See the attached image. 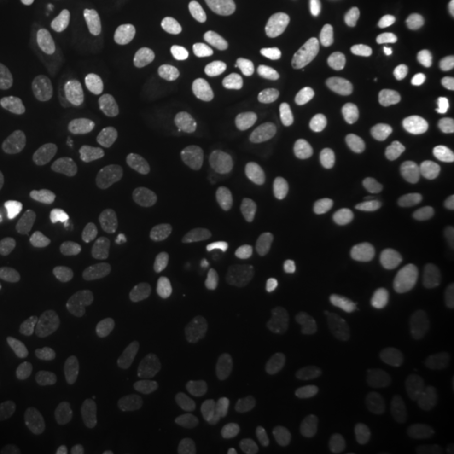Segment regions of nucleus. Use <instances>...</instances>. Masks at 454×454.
Wrapping results in <instances>:
<instances>
[{
	"label": "nucleus",
	"mask_w": 454,
	"mask_h": 454,
	"mask_svg": "<svg viewBox=\"0 0 454 454\" xmlns=\"http://www.w3.org/2000/svg\"><path fill=\"white\" fill-rule=\"evenodd\" d=\"M246 352V339L239 330L223 328L206 335L192 354V369L202 379H212L238 364Z\"/></svg>",
	"instance_id": "nucleus-1"
},
{
	"label": "nucleus",
	"mask_w": 454,
	"mask_h": 454,
	"mask_svg": "<svg viewBox=\"0 0 454 454\" xmlns=\"http://www.w3.org/2000/svg\"><path fill=\"white\" fill-rule=\"evenodd\" d=\"M63 174L69 194L84 204L97 202L106 191L105 167L97 153L90 150L71 153L66 160Z\"/></svg>",
	"instance_id": "nucleus-2"
},
{
	"label": "nucleus",
	"mask_w": 454,
	"mask_h": 454,
	"mask_svg": "<svg viewBox=\"0 0 454 454\" xmlns=\"http://www.w3.org/2000/svg\"><path fill=\"white\" fill-rule=\"evenodd\" d=\"M362 315L367 325L386 340H399L406 330V300L395 292H377L364 305Z\"/></svg>",
	"instance_id": "nucleus-3"
},
{
	"label": "nucleus",
	"mask_w": 454,
	"mask_h": 454,
	"mask_svg": "<svg viewBox=\"0 0 454 454\" xmlns=\"http://www.w3.org/2000/svg\"><path fill=\"white\" fill-rule=\"evenodd\" d=\"M52 290V273L44 261H31L9 279L4 298L11 307L33 309L46 301Z\"/></svg>",
	"instance_id": "nucleus-4"
},
{
	"label": "nucleus",
	"mask_w": 454,
	"mask_h": 454,
	"mask_svg": "<svg viewBox=\"0 0 454 454\" xmlns=\"http://www.w3.org/2000/svg\"><path fill=\"white\" fill-rule=\"evenodd\" d=\"M129 184L133 200L145 211L160 212L168 202V187L162 165L155 160H138L131 165Z\"/></svg>",
	"instance_id": "nucleus-5"
},
{
	"label": "nucleus",
	"mask_w": 454,
	"mask_h": 454,
	"mask_svg": "<svg viewBox=\"0 0 454 454\" xmlns=\"http://www.w3.org/2000/svg\"><path fill=\"white\" fill-rule=\"evenodd\" d=\"M114 293L108 286H93L76 296L66 309V322L76 330L86 332L95 328L114 309Z\"/></svg>",
	"instance_id": "nucleus-6"
},
{
	"label": "nucleus",
	"mask_w": 454,
	"mask_h": 454,
	"mask_svg": "<svg viewBox=\"0 0 454 454\" xmlns=\"http://www.w3.org/2000/svg\"><path fill=\"white\" fill-rule=\"evenodd\" d=\"M264 394L268 403L285 414H301L315 403V394L309 384L290 373L271 377L266 382Z\"/></svg>",
	"instance_id": "nucleus-7"
},
{
	"label": "nucleus",
	"mask_w": 454,
	"mask_h": 454,
	"mask_svg": "<svg viewBox=\"0 0 454 454\" xmlns=\"http://www.w3.org/2000/svg\"><path fill=\"white\" fill-rule=\"evenodd\" d=\"M103 339L137 354H146L155 345L153 328L140 315H121L105 326Z\"/></svg>",
	"instance_id": "nucleus-8"
},
{
	"label": "nucleus",
	"mask_w": 454,
	"mask_h": 454,
	"mask_svg": "<svg viewBox=\"0 0 454 454\" xmlns=\"http://www.w3.org/2000/svg\"><path fill=\"white\" fill-rule=\"evenodd\" d=\"M73 82L82 101L91 108L105 110L110 105L112 90L101 66L95 59L82 58L76 61L73 67Z\"/></svg>",
	"instance_id": "nucleus-9"
},
{
	"label": "nucleus",
	"mask_w": 454,
	"mask_h": 454,
	"mask_svg": "<svg viewBox=\"0 0 454 454\" xmlns=\"http://www.w3.org/2000/svg\"><path fill=\"white\" fill-rule=\"evenodd\" d=\"M271 69V56L261 48L239 51L229 66V82L238 90H253L264 82Z\"/></svg>",
	"instance_id": "nucleus-10"
},
{
	"label": "nucleus",
	"mask_w": 454,
	"mask_h": 454,
	"mask_svg": "<svg viewBox=\"0 0 454 454\" xmlns=\"http://www.w3.org/2000/svg\"><path fill=\"white\" fill-rule=\"evenodd\" d=\"M386 184L390 192L406 202H421L427 195V185L419 168L406 157H395L386 165Z\"/></svg>",
	"instance_id": "nucleus-11"
},
{
	"label": "nucleus",
	"mask_w": 454,
	"mask_h": 454,
	"mask_svg": "<svg viewBox=\"0 0 454 454\" xmlns=\"http://www.w3.org/2000/svg\"><path fill=\"white\" fill-rule=\"evenodd\" d=\"M191 253L189 244L172 236L148 238L137 249V260L150 270L176 268L187 260Z\"/></svg>",
	"instance_id": "nucleus-12"
},
{
	"label": "nucleus",
	"mask_w": 454,
	"mask_h": 454,
	"mask_svg": "<svg viewBox=\"0 0 454 454\" xmlns=\"http://www.w3.org/2000/svg\"><path fill=\"white\" fill-rule=\"evenodd\" d=\"M197 211L204 224L217 234H231L238 229V212L229 195L221 189H207L197 199Z\"/></svg>",
	"instance_id": "nucleus-13"
},
{
	"label": "nucleus",
	"mask_w": 454,
	"mask_h": 454,
	"mask_svg": "<svg viewBox=\"0 0 454 454\" xmlns=\"http://www.w3.org/2000/svg\"><path fill=\"white\" fill-rule=\"evenodd\" d=\"M424 339L441 348L454 347V307L444 301H427L418 317Z\"/></svg>",
	"instance_id": "nucleus-14"
},
{
	"label": "nucleus",
	"mask_w": 454,
	"mask_h": 454,
	"mask_svg": "<svg viewBox=\"0 0 454 454\" xmlns=\"http://www.w3.org/2000/svg\"><path fill=\"white\" fill-rule=\"evenodd\" d=\"M167 33L172 41L179 65L187 71H197L202 66L204 52L200 34L197 31L194 22L189 19L172 17L167 22Z\"/></svg>",
	"instance_id": "nucleus-15"
},
{
	"label": "nucleus",
	"mask_w": 454,
	"mask_h": 454,
	"mask_svg": "<svg viewBox=\"0 0 454 454\" xmlns=\"http://www.w3.org/2000/svg\"><path fill=\"white\" fill-rule=\"evenodd\" d=\"M350 249L358 261H365L372 266H386L392 261L394 247L382 229L373 224H360L350 232Z\"/></svg>",
	"instance_id": "nucleus-16"
},
{
	"label": "nucleus",
	"mask_w": 454,
	"mask_h": 454,
	"mask_svg": "<svg viewBox=\"0 0 454 454\" xmlns=\"http://www.w3.org/2000/svg\"><path fill=\"white\" fill-rule=\"evenodd\" d=\"M2 212L22 226L44 229L51 224V214L39 195L29 192L7 194L0 200Z\"/></svg>",
	"instance_id": "nucleus-17"
},
{
	"label": "nucleus",
	"mask_w": 454,
	"mask_h": 454,
	"mask_svg": "<svg viewBox=\"0 0 454 454\" xmlns=\"http://www.w3.org/2000/svg\"><path fill=\"white\" fill-rule=\"evenodd\" d=\"M253 325L264 339L281 348L292 350L300 343V332L292 318L271 307H260L253 315Z\"/></svg>",
	"instance_id": "nucleus-18"
},
{
	"label": "nucleus",
	"mask_w": 454,
	"mask_h": 454,
	"mask_svg": "<svg viewBox=\"0 0 454 454\" xmlns=\"http://www.w3.org/2000/svg\"><path fill=\"white\" fill-rule=\"evenodd\" d=\"M309 108L305 99L294 95L278 98L268 114V130L273 135H288L307 123Z\"/></svg>",
	"instance_id": "nucleus-19"
},
{
	"label": "nucleus",
	"mask_w": 454,
	"mask_h": 454,
	"mask_svg": "<svg viewBox=\"0 0 454 454\" xmlns=\"http://www.w3.org/2000/svg\"><path fill=\"white\" fill-rule=\"evenodd\" d=\"M159 307L163 322L180 325L204 317L209 311V303L199 294L180 292H165L159 298Z\"/></svg>",
	"instance_id": "nucleus-20"
},
{
	"label": "nucleus",
	"mask_w": 454,
	"mask_h": 454,
	"mask_svg": "<svg viewBox=\"0 0 454 454\" xmlns=\"http://www.w3.org/2000/svg\"><path fill=\"white\" fill-rule=\"evenodd\" d=\"M236 275V264L224 253L212 254L195 270L194 283L199 290L209 294H221Z\"/></svg>",
	"instance_id": "nucleus-21"
},
{
	"label": "nucleus",
	"mask_w": 454,
	"mask_h": 454,
	"mask_svg": "<svg viewBox=\"0 0 454 454\" xmlns=\"http://www.w3.org/2000/svg\"><path fill=\"white\" fill-rule=\"evenodd\" d=\"M170 168L174 177L192 191L200 189L207 180V165L202 155L189 146H179L172 152Z\"/></svg>",
	"instance_id": "nucleus-22"
},
{
	"label": "nucleus",
	"mask_w": 454,
	"mask_h": 454,
	"mask_svg": "<svg viewBox=\"0 0 454 454\" xmlns=\"http://www.w3.org/2000/svg\"><path fill=\"white\" fill-rule=\"evenodd\" d=\"M140 44V24L135 19H127L118 31H114L101 46L106 61L114 65H123L130 61Z\"/></svg>",
	"instance_id": "nucleus-23"
},
{
	"label": "nucleus",
	"mask_w": 454,
	"mask_h": 454,
	"mask_svg": "<svg viewBox=\"0 0 454 454\" xmlns=\"http://www.w3.org/2000/svg\"><path fill=\"white\" fill-rule=\"evenodd\" d=\"M59 392L67 401L80 406L91 407V409H101L106 406L112 397V389L97 379L66 380L61 384Z\"/></svg>",
	"instance_id": "nucleus-24"
},
{
	"label": "nucleus",
	"mask_w": 454,
	"mask_h": 454,
	"mask_svg": "<svg viewBox=\"0 0 454 454\" xmlns=\"http://www.w3.org/2000/svg\"><path fill=\"white\" fill-rule=\"evenodd\" d=\"M407 78L416 88L436 99L450 101L454 98V82L434 66L427 65L424 61L411 66L407 71Z\"/></svg>",
	"instance_id": "nucleus-25"
},
{
	"label": "nucleus",
	"mask_w": 454,
	"mask_h": 454,
	"mask_svg": "<svg viewBox=\"0 0 454 454\" xmlns=\"http://www.w3.org/2000/svg\"><path fill=\"white\" fill-rule=\"evenodd\" d=\"M199 446L202 454H236L232 426L223 418L209 419L199 431Z\"/></svg>",
	"instance_id": "nucleus-26"
},
{
	"label": "nucleus",
	"mask_w": 454,
	"mask_h": 454,
	"mask_svg": "<svg viewBox=\"0 0 454 454\" xmlns=\"http://www.w3.org/2000/svg\"><path fill=\"white\" fill-rule=\"evenodd\" d=\"M26 152L12 131L0 127V179L20 177L26 170Z\"/></svg>",
	"instance_id": "nucleus-27"
},
{
	"label": "nucleus",
	"mask_w": 454,
	"mask_h": 454,
	"mask_svg": "<svg viewBox=\"0 0 454 454\" xmlns=\"http://www.w3.org/2000/svg\"><path fill=\"white\" fill-rule=\"evenodd\" d=\"M317 148L333 162H348L358 153V142L347 131L328 129L317 137Z\"/></svg>",
	"instance_id": "nucleus-28"
},
{
	"label": "nucleus",
	"mask_w": 454,
	"mask_h": 454,
	"mask_svg": "<svg viewBox=\"0 0 454 454\" xmlns=\"http://www.w3.org/2000/svg\"><path fill=\"white\" fill-rule=\"evenodd\" d=\"M325 58L332 65L345 67V69H356L364 65V54L357 44L343 35V34H332L325 39L324 43Z\"/></svg>",
	"instance_id": "nucleus-29"
},
{
	"label": "nucleus",
	"mask_w": 454,
	"mask_h": 454,
	"mask_svg": "<svg viewBox=\"0 0 454 454\" xmlns=\"http://www.w3.org/2000/svg\"><path fill=\"white\" fill-rule=\"evenodd\" d=\"M453 138V129L446 123L431 121L411 133L409 145L418 153H433L448 145Z\"/></svg>",
	"instance_id": "nucleus-30"
},
{
	"label": "nucleus",
	"mask_w": 454,
	"mask_h": 454,
	"mask_svg": "<svg viewBox=\"0 0 454 454\" xmlns=\"http://www.w3.org/2000/svg\"><path fill=\"white\" fill-rule=\"evenodd\" d=\"M414 11L431 27L454 33V0H409Z\"/></svg>",
	"instance_id": "nucleus-31"
},
{
	"label": "nucleus",
	"mask_w": 454,
	"mask_h": 454,
	"mask_svg": "<svg viewBox=\"0 0 454 454\" xmlns=\"http://www.w3.org/2000/svg\"><path fill=\"white\" fill-rule=\"evenodd\" d=\"M377 17L380 22V27L390 39L401 46H407L412 43V27L407 22L404 12L394 4V2H382L379 5Z\"/></svg>",
	"instance_id": "nucleus-32"
},
{
	"label": "nucleus",
	"mask_w": 454,
	"mask_h": 454,
	"mask_svg": "<svg viewBox=\"0 0 454 454\" xmlns=\"http://www.w3.org/2000/svg\"><path fill=\"white\" fill-rule=\"evenodd\" d=\"M9 414L14 421L17 438L26 439L34 434L43 424L46 409L33 401H16L9 406Z\"/></svg>",
	"instance_id": "nucleus-33"
},
{
	"label": "nucleus",
	"mask_w": 454,
	"mask_h": 454,
	"mask_svg": "<svg viewBox=\"0 0 454 454\" xmlns=\"http://www.w3.org/2000/svg\"><path fill=\"white\" fill-rule=\"evenodd\" d=\"M73 438V427L65 419H56L49 424L46 433L34 446L33 454H66Z\"/></svg>",
	"instance_id": "nucleus-34"
},
{
	"label": "nucleus",
	"mask_w": 454,
	"mask_h": 454,
	"mask_svg": "<svg viewBox=\"0 0 454 454\" xmlns=\"http://www.w3.org/2000/svg\"><path fill=\"white\" fill-rule=\"evenodd\" d=\"M386 99L392 114H421L426 110V99L407 86H392L386 91Z\"/></svg>",
	"instance_id": "nucleus-35"
},
{
	"label": "nucleus",
	"mask_w": 454,
	"mask_h": 454,
	"mask_svg": "<svg viewBox=\"0 0 454 454\" xmlns=\"http://www.w3.org/2000/svg\"><path fill=\"white\" fill-rule=\"evenodd\" d=\"M99 438L106 448L114 444L131 446L138 441V431L121 418H106L99 426Z\"/></svg>",
	"instance_id": "nucleus-36"
},
{
	"label": "nucleus",
	"mask_w": 454,
	"mask_h": 454,
	"mask_svg": "<svg viewBox=\"0 0 454 454\" xmlns=\"http://www.w3.org/2000/svg\"><path fill=\"white\" fill-rule=\"evenodd\" d=\"M433 401L439 412L454 422V375L450 372L439 373L433 382Z\"/></svg>",
	"instance_id": "nucleus-37"
},
{
	"label": "nucleus",
	"mask_w": 454,
	"mask_h": 454,
	"mask_svg": "<svg viewBox=\"0 0 454 454\" xmlns=\"http://www.w3.org/2000/svg\"><path fill=\"white\" fill-rule=\"evenodd\" d=\"M341 106L347 114L357 121L372 120L377 114V103L373 98L360 91H345L341 95Z\"/></svg>",
	"instance_id": "nucleus-38"
},
{
	"label": "nucleus",
	"mask_w": 454,
	"mask_h": 454,
	"mask_svg": "<svg viewBox=\"0 0 454 454\" xmlns=\"http://www.w3.org/2000/svg\"><path fill=\"white\" fill-rule=\"evenodd\" d=\"M7 367H9V354H7V348L4 347V343L0 341V380L7 372Z\"/></svg>",
	"instance_id": "nucleus-39"
},
{
	"label": "nucleus",
	"mask_w": 454,
	"mask_h": 454,
	"mask_svg": "<svg viewBox=\"0 0 454 454\" xmlns=\"http://www.w3.org/2000/svg\"><path fill=\"white\" fill-rule=\"evenodd\" d=\"M67 2L69 0H43L44 7H48L49 11H63Z\"/></svg>",
	"instance_id": "nucleus-40"
},
{
	"label": "nucleus",
	"mask_w": 454,
	"mask_h": 454,
	"mask_svg": "<svg viewBox=\"0 0 454 454\" xmlns=\"http://www.w3.org/2000/svg\"><path fill=\"white\" fill-rule=\"evenodd\" d=\"M309 454H343V451L339 448H320V450H315Z\"/></svg>",
	"instance_id": "nucleus-41"
},
{
	"label": "nucleus",
	"mask_w": 454,
	"mask_h": 454,
	"mask_svg": "<svg viewBox=\"0 0 454 454\" xmlns=\"http://www.w3.org/2000/svg\"><path fill=\"white\" fill-rule=\"evenodd\" d=\"M444 168H446V172L454 177V153H451L450 157H448V160L444 163Z\"/></svg>",
	"instance_id": "nucleus-42"
},
{
	"label": "nucleus",
	"mask_w": 454,
	"mask_h": 454,
	"mask_svg": "<svg viewBox=\"0 0 454 454\" xmlns=\"http://www.w3.org/2000/svg\"><path fill=\"white\" fill-rule=\"evenodd\" d=\"M170 454H192V451H191L187 446L180 444V446H176Z\"/></svg>",
	"instance_id": "nucleus-43"
},
{
	"label": "nucleus",
	"mask_w": 454,
	"mask_h": 454,
	"mask_svg": "<svg viewBox=\"0 0 454 454\" xmlns=\"http://www.w3.org/2000/svg\"><path fill=\"white\" fill-rule=\"evenodd\" d=\"M5 442V434H4V429H2V426H0V446Z\"/></svg>",
	"instance_id": "nucleus-44"
}]
</instances>
